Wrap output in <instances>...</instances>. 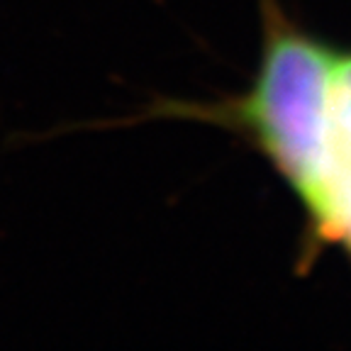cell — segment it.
Segmentation results:
<instances>
[{"label":"cell","instance_id":"1","mask_svg":"<svg viewBox=\"0 0 351 351\" xmlns=\"http://www.w3.org/2000/svg\"><path fill=\"white\" fill-rule=\"evenodd\" d=\"M263 42L247 90L215 103L169 100L154 115L210 122L269 161L305 215L307 252L351 261V49L305 32L261 0Z\"/></svg>","mask_w":351,"mask_h":351}]
</instances>
